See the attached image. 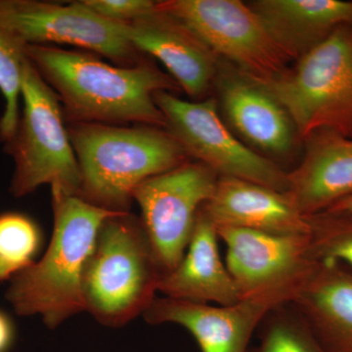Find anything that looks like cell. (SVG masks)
Listing matches in <instances>:
<instances>
[{
	"instance_id": "cell-1",
	"label": "cell",
	"mask_w": 352,
	"mask_h": 352,
	"mask_svg": "<svg viewBox=\"0 0 352 352\" xmlns=\"http://www.w3.org/2000/svg\"><path fill=\"white\" fill-rule=\"evenodd\" d=\"M25 55L54 90L71 122H138L166 129L154 95L180 90L170 75L144 60L131 67L111 66L91 53L52 45H27Z\"/></svg>"
},
{
	"instance_id": "cell-2",
	"label": "cell",
	"mask_w": 352,
	"mask_h": 352,
	"mask_svg": "<svg viewBox=\"0 0 352 352\" xmlns=\"http://www.w3.org/2000/svg\"><path fill=\"white\" fill-rule=\"evenodd\" d=\"M52 191V236L43 258L9 280L6 300L20 316H41L56 329L85 311L82 274L104 220L120 212L96 207L58 187Z\"/></svg>"
},
{
	"instance_id": "cell-3",
	"label": "cell",
	"mask_w": 352,
	"mask_h": 352,
	"mask_svg": "<svg viewBox=\"0 0 352 352\" xmlns=\"http://www.w3.org/2000/svg\"><path fill=\"white\" fill-rule=\"evenodd\" d=\"M67 127L82 175L76 196L110 212H131L139 184L190 160L162 127L95 122H69Z\"/></svg>"
},
{
	"instance_id": "cell-4",
	"label": "cell",
	"mask_w": 352,
	"mask_h": 352,
	"mask_svg": "<svg viewBox=\"0 0 352 352\" xmlns=\"http://www.w3.org/2000/svg\"><path fill=\"white\" fill-rule=\"evenodd\" d=\"M164 273L140 217L120 212L104 220L82 274L85 311L120 328L145 314Z\"/></svg>"
},
{
	"instance_id": "cell-5",
	"label": "cell",
	"mask_w": 352,
	"mask_h": 352,
	"mask_svg": "<svg viewBox=\"0 0 352 352\" xmlns=\"http://www.w3.org/2000/svg\"><path fill=\"white\" fill-rule=\"evenodd\" d=\"M21 98L24 107L17 129L4 144L15 164L9 191L22 198L50 184L78 195L82 175L65 124L63 107L29 59L23 74Z\"/></svg>"
},
{
	"instance_id": "cell-6",
	"label": "cell",
	"mask_w": 352,
	"mask_h": 352,
	"mask_svg": "<svg viewBox=\"0 0 352 352\" xmlns=\"http://www.w3.org/2000/svg\"><path fill=\"white\" fill-rule=\"evenodd\" d=\"M263 85L288 112L302 140L321 129L352 138V24Z\"/></svg>"
},
{
	"instance_id": "cell-7",
	"label": "cell",
	"mask_w": 352,
	"mask_h": 352,
	"mask_svg": "<svg viewBox=\"0 0 352 352\" xmlns=\"http://www.w3.org/2000/svg\"><path fill=\"white\" fill-rule=\"evenodd\" d=\"M155 103L166 119V129L189 159L200 162L219 177H234L289 192L288 171L240 140L219 115L217 98L186 101L159 91Z\"/></svg>"
},
{
	"instance_id": "cell-8",
	"label": "cell",
	"mask_w": 352,
	"mask_h": 352,
	"mask_svg": "<svg viewBox=\"0 0 352 352\" xmlns=\"http://www.w3.org/2000/svg\"><path fill=\"white\" fill-rule=\"evenodd\" d=\"M226 245V267L240 300L270 307L292 302L316 264L309 254V235H278L217 227Z\"/></svg>"
},
{
	"instance_id": "cell-9",
	"label": "cell",
	"mask_w": 352,
	"mask_h": 352,
	"mask_svg": "<svg viewBox=\"0 0 352 352\" xmlns=\"http://www.w3.org/2000/svg\"><path fill=\"white\" fill-rule=\"evenodd\" d=\"M161 10L188 25L220 59L263 85L288 68L289 60L256 14L240 0H164Z\"/></svg>"
},
{
	"instance_id": "cell-10",
	"label": "cell",
	"mask_w": 352,
	"mask_h": 352,
	"mask_svg": "<svg viewBox=\"0 0 352 352\" xmlns=\"http://www.w3.org/2000/svg\"><path fill=\"white\" fill-rule=\"evenodd\" d=\"M219 178L205 164L189 160L134 190L133 201L164 275L184 256L199 210L214 195Z\"/></svg>"
},
{
	"instance_id": "cell-11",
	"label": "cell",
	"mask_w": 352,
	"mask_h": 352,
	"mask_svg": "<svg viewBox=\"0 0 352 352\" xmlns=\"http://www.w3.org/2000/svg\"><path fill=\"white\" fill-rule=\"evenodd\" d=\"M0 20L25 45L69 44L94 51L122 67L143 61L141 53L127 39L122 23L101 17L82 1L58 4L0 0Z\"/></svg>"
},
{
	"instance_id": "cell-12",
	"label": "cell",
	"mask_w": 352,
	"mask_h": 352,
	"mask_svg": "<svg viewBox=\"0 0 352 352\" xmlns=\"http://www.w3.org/2000/svg\"><path fill=\"white\" fill-rule=\"evenodd\" d=\"M214 87L222 119L242 142L275 163L291 156L300 136L265 85L219 59Z\"/></svg>"
},
{
	"instance_id": "cell-13",
	"label": "cell",
	"mask_w": 352,
	"mask_h": 352,
	"mask_svg": "<svg viewBox=\"0 0 352 352\" xmlns=\"http://www.w3.org/2000/svg\"><path fill=\"white\" fill-rule=\"evenodd\" d=\"M129 43L166 67L180 89L201 100L214 87L220 58L175 16L157 6L131 23H122Z\"/></svg>"
},
{
	"instance_id": "cell-14",
	"label": "cell",
	"mask_w": 352,
	"mask_h": 352,
	"mask_svg": "<svg viewBox=\"0 0 352 352\" xmlns=\"http://www.w3.org/2000/svg\"><path fill=\"white\" fill-rule=\"evenodd\" d=\"M270 308L252 300L214 307L157 296L143 317L151 325L171 323L186 329L201 352H248L252 336Z\"/></svg>"
},
{
	"instance_id": "cell-15",
	"label": "cell",
	"mask_w": 352,
	"mask_h": 352,
	"mask_svg": "<svg viewBox=\"0 0 352 352\" xmlns=\"http://www.w3.org/2000/svg\"><path fill=\"white\" fill-rule=\"evenodd\" d=\"M215 226L237 227L278 235H309L307 217L289 192L234 177H219L203 206Z\"/></svg>"
},
{
	"instance_id": "cell-16",
	"label": "cell",
	"mask_w": 352,
	"mask_h": 352,
	"mask_svg": "<svg viewBox=\"0 0 352 352\" xmlns=\"http://www.w3.org/2000/svg\"><path fill=\"white\" fill-rule=\"evenodd\" d=\"M305 154L288 171L289 194L305 217L352 195V138L321 129L305 139Z\"/></svg>"
},
{
	"instance_id": "cell-17",
	"label": "cell",
	"mask_w": 352,
	"mask_h": 352,
	"mask_svg": "<svg viewBox=\"0 0 352 352\" xmlns=\"http://www.w3.org/2000/svg\"><path fill=\"white\" fill-rule=\"evenodd\" d=\"M219 240L217 226L201 207L184 256L175 270L162 278L159 292L173 300L217 302L220 307L241 302L232 277L220 258Z\"/></svg>"
},
{
	"instance_id": "cell-18",
	"label": "cell",
	"mask_w": 352,
	"mask_h": 352,
	"mask_svg": "<svg viewBox=\"0 0 352 352\" xmlns=\"http://www.w3.org/2000/svg\"><path fill=\"white\" fill-rule=\"evenodd\" d=\"M247 4L289 61H296L339 28L352 24V1L346 0H254Z\"/></svg>"
},
{
	"instance_id": "cell-19",
	"label": "cell",
	"mask_w": 352,
	"mask_h": 352,
	"mask_svg": "<svg viewBox=\"0 0 352 352\" xmlns=\"http://www.w3.org/2000/svg\"><path fill=\"white\" fill-rule=\"evenodd\" d=\"M326 352H352V271L317 261L291 302Z\"/></svg>"
},
{
	"instance_id": "cell-20",
	"label": "cell",
	"mask_w": 352,
	"mask_h": 352,
	"mask_svg": "<svg viewBox=\"0 0 352 352\" xmlns=\"http://www.w3.org/2000/svg\"><path fill=\"white\" fill-rule=\"evenodd\" d=\"M256 333L258 344L248 352H326L292 303L270 308Z\"/></svg>"
},
{
	"instance_id": "cell-21",
	"label": "cell",
	"mask_w": 352,
	"mask_h": 352,
	"mask_svg": "<svg viewBox=\"0 0 352 352\" xmlns=\"http://www.w3.org/2000/svg\"><path fill=\"white\" fill-rule=\"evenodd\" d=\"M27 45L0 20V92L4 111L0 118V141L12 139L20 119V98Z\"/></svg>"
},
{
	"instance_id": "cell-22",
	"label": "cell",
	"mask_w": 352,
	"mask_h": 352,
	"mask_svg": "<svg viewBox=\"0 0 352 352\" xmlns=\"http://www.w3.org/2000/svg\"><path fill=\"white\" fill-rule=\"evenodd\" d=\"M307 219L311 258L335 261L352 271V215L321 212Z\"/></svg>"
},
{
	"instance_id": "cell-23",
	"label": "cell",
	"mask_w": 352,
	"mask_h": 352,
	"mask_svg": "<svg viewBox=\"0 0 352 352\" xmlns=\"http://www.w3.org/2000/svg\"><path fill=\"white\" fill-rule=\"evenodd\" d=\"M43 242L41 227L29 215L0 214V258L22 270L34 263Z\"/></svg>"
},
{
	"instance_id": "cell-24",
	"label": "cell",
	"mask_w": 352,
	"mask_h": 352,
	"mask_svg": "<svg viewBox=\"0 0 352 352\" xmlns=\"http://www.w3.org/2000/svg\"><path fill=\"white\" fill-rule=\"evenodd\" d=\"M90 10L115 23H131L156 8L152 0H82Z\"/></svg>"
},
{
	"instance_id": "cell-25",
	"label": "cell",
	"mask_w": 352,
	"mask_h": 352,
	"mask_svg": "<svg viewBox=\"0 0 352 352\" xmlns=\"http://www.w3.org/2000/svg\"><path fill=\"white\" fill-rule=\"evenodd\" d=\"M15 340L16 330L12 319L0 309V352H10Z\"/></svg>"
},
{
	"instance_id": "cell-26",
	"label": "cell",
	"mask_w": 352,
	"mask_h": 352,
	"mask_svg": "<svg viewBox=\"0 0 352 352\" xmlns=\"http://www.w3.org/2000/svg\"><path fill=\"white\" fill-rule=\"evenodd\" d=\"M324 212L352 215V195L347 197V198L344 199V200L338 201L337 204H335V205L332 206V207Z\"/></svg>"
},
{
	"instance_id": "cell-27",
	"label": "cell",
	"mask_w": 352,
	"mask_h": 352,
	"mask_svg": "<svg viewBox=\"0 0 352 352\" xmlns=\"http://www.w3.org/2000/svg\"><path fill=\"white\" fill-rule=\"evenodd\" d=\"M19 268L0 258V281H9Z\"/></svg>"
}]
</instances>
